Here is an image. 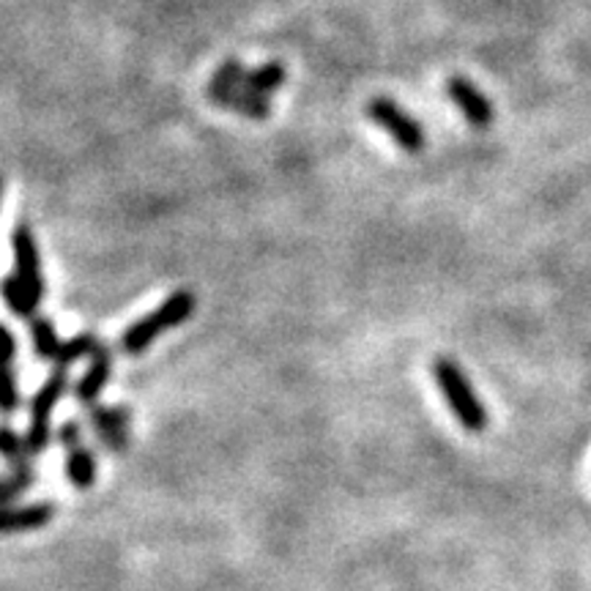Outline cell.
Here are the masks:
<instances>
[{"label":"cell","mask_w":591,"mask_h":591,"mask_svg":"<svg viewBox=\"0 0 591 591\" xmlns=\"http://www.w3.org/2000/svg\"><path fill=\"white\" fill-rule=\"evenodd\" d=\"M195 309H197V298L193 290H176V294L167 296L154 313L142 315L140 321H135V324L124 332L121 351L129 356L146 354L165 332L187 324V321L195 315Z\"/></svg>","instance_id":"obj_1"},{"label":"cell","mask_w":591,"mask_h":591,"mask_svg":"<svg viewBox=\"0 0 591 591\" xmlns=\"http://www.w3.org/2000/svg\"><path fill=\"white\" fill-rule=\"evenodd\" d=\"M433 378L441 394H444L446 405H450L452 414L460 422V427H465L469 433H485L487 425H491V414H487V405L474 392L471 381L465 378L463 367H457L452 359H435Z\"/></svg>","instance_id":"obj_2"},{"label":"cell","mask_w":591,"mask_h":591,"mask_svg":"<svg viewBox=\"0 0 591 591\" xmlns=\"http://www.w3.org/2000/svg\"><path fill=\"white\" fill-rule=\"evenodd\" d=\"M69 390V373L66 370H56L50 378L45 381L39 392L31 400V427L26 433V444L31 455H39L50 446L52 439V411H56L58 400L63 397Z\"/></svg>","instance_id":"obj_3"},{"label":"cell","mask_w":591,"mask_h":591,"mask_svg":"<svg viewBox=\"0 0 591 591\" xmlns=\"http://www.w3.org/2000/svg\"><path fill=\"white\" fill-rule=\"evenodd\" d=\"M367 118L378 124L386 135L403 148L405 154H420L425 148V127L414 116L403 110L390 97H375L367 101Z\"/></svg>","instance_id":"obj_4"},{"label":"cell","mask_w":591,"mask_h":591,"mask_svg":"<svg viewBox=\"0 0 591 591\" xmlns=\"http://www.w3.org/2000/svg\"><path fill=\"white\" fill-rule=\"evenodd\" d=\"M446 93H450V99L455 101V107L463 112V118L471 124V127L476 129L491 127L495 118L493 101L487 99L474 82L465 80V77H450V80H446Z\"/></svg>","instance_id":"obj_5"},{"label":"cell","mask_w":591,"mask_h":591,"mask_svg":"<svg viewBox=\"0 0 591 591\" xmlns=\"http://www.w3.org/2000/svg\"><path fill=\"white\" fill-rule=\"evenodd\" d=\"M11 247H14V263H17V277L22 279L28 290H31L33 302L39 304L45 298V277H41V263H39V249H36V238L28 225H20L11 238Z\"/></svg>","instance_id":"obj_6"},{"label":"cell","mask_w":591,"mask_h":591,"mask_svg":"<svg viewBox=\"0 0 591 591\" xmlns=\"http://www.w3.org/2000/svg\"><path fill=\"white\" fill-rule=\"evenodd\" d=\"M91 425L107 450L124 452L129 446L131 414L121 405H91Z\"/></svg>","instance_id":"obj_7"},{"label":"cell","mask_w":591,"mask_h":591,"mask_svg":"<svg viewBox=\"0 0 591 591\" xmlns=\"http://www.w3.org/2000/svg\"><path fill=\"white\" fill-rule=\"evenodd\" d=\"M56 518L52 501H36L28 506H0V534H26L39 531Z\"/></svg>","instance_id":"obj_8"},{"label":"cell","mask_w":591,"mask_h":591,"mask_svg":"<svg viewBox=\"0 0 591 591\" xmlns=\"http://www.w3.org/2000/svg\"><path fill=\"white\" fill-rule=\"evenodd\" d=\"M110 375H112V351L105 348V345H99V348L93 351L86 375H82L80 384H77V390H75L77 400H80L82 405L97 403L99 394L105 392L107 384H110Z\"/></svg>","instance_id":"obj_9"},{"label":"cell","mask_w":591,"mask_h":591,"mask_svg":"<svg viewBox=\"0 0 591 591\" xmlns=\"http://www.w3.org/2000/svg\"><path fill=\"white\" fill-rule=\"evenodd\" d=\"M244 75H247L244 63L238 61V58H228V61H225L217 71H214L211 82H208V88H206L208 99H211L214 105L225 107V101L230 99V93L236 91V88H242Z\"/></svg>","instance_id":"obj_10"},{"label":"cell","mask_w":591,"mask_h":591,"mask_svg":"<svg viewBox=\"0 0 591 591\" xmlns=\"http://www.w3.org/2000/svg\"><path fill=\"white\" fill-rule=\"evenodd\" d=\"M66 476L77 491H91L93 482H97V455H93V450H86V446L71 450L66 457Z\"/></svg>","instance_id":"obj_11"},{"label":"cell","mask_w":591,"mask_h":591,"mask_svg":"<svg viewBox=\"0 0 591 591\" xmlns=\"http://www.w3.org/2000/svg\"><path fill=\"white\" fill-rule=\"evenodd\" d=\"M285 80H288V69H285L279 61H268L258 66V69L247 71L242 88H247V91L253 93H260V97H268V93H274L277 88H283Z\"/></svg>","instance_id":"obj_12"},{"label":"cell","mask_w":591,"mask_h":591,"mask_svg":"<svg viewBox=\"0 0 591 591\" xmlns=\"http://www.w3.org/2000/svg\"><path fill=\"white\" fill-rule=\"evenodd\" d=\"M0 296H3L6 307L11 309V313L17 315V318H31L33 309L39 307V304L33 302L31 290L22 285V279L17 277V274H11V277H3L0 279Z\"/></svg>","instance_id":"obj_13"},{"label":"cell","mask_w":591,"mask_h":591,"mask_svg":"<svg viewBox=\"0 0 591 591\" xmlns=\"http://www.w3.org/2000/svg\"><path fill=\"white\" fill-rule=\"evenodd\" d=\"M99 345L101 343L93 337V334H77V337H71L69 343H61L52 364H56V370H69L75 362L86 359V356H93V351H97Z\"/></svg>","instance_id":"obj_14"},{"label":"cell","mask_w":591,"mask_h":591,"mask_svg":"<svg viewBox=\"0 0 591 591\" xmlns=\"http://www.w3.org/2000/svg\"><path fill=\"white\" fill-rule=\"evenodd\" d=\"M31 337H33V351L39 359L47 362L56 359L58 348H61V339H58V332L50 318H36L31 324Z\"/></svg>","instance_id":"obj_15"},{"label":"cell","mask_w":591,"mask_h":591,"mask_svg":"<svg viewBox=\"0 0 591 591\" xmlns=\"http://www.w3.org/2000/svg\"><path fill=\"white\" fill-rule=\"evenodd\" d=\"M225 107H230L233 112H242V116L247 118H255V121H263V118H268V99L260 97V93H253L247 91V88H236V91L230 93V99L225 101Z\"/></svg>","instance_id":"obj_16"},{"label":"cell","mask_w":591,"mask_h":591,"mask_svg":"<svg viewBox=\"0 0 591 591\" xmlns=\"http://www.w3.org/2000/svg\"><path fill=\"white\" fill-rule=\"evenodd\" d=\"M0 457L9 460L14 469H20V465H28V460L33 455L28 452V444H26V435L14 433L11 427H0Z\"/></svg>","instance_id":"obj_17"},{"label":"cell","mask_w":591,"mask_h":591,"mask_svg":"<svg viewBox=\"0 0 591 591\" xmlns=\"http://www.w3.org/2000/svg\"><path fill=\"white\" fill-rule=\"evenodd\" d=\"M33 480L36 474L31 465H20V469H14V474L0 480V504H9V501H14L17 495L31 491Z\"/></svg>","instance_id":"obj_18"},{"label":"cell","mask_w":591,"mask_h":591,"mask_svg":"<svg viewBox=\"0 0 591 591\" xmlns=\"http://www.w3.org/2000/svg\"><path fill=\"white\" fill-rule=\"evenodd\" d=\"M20 405V390H17V378L11 373V364H0V411L11 414Z\"/></svg>","instance_id":"obj_19"},{"label":"cell","mask_w":591,"mask_h":591,"mask_svg":"<svg viewBox=\"0 0 591 591\" xmlns=\"http://www.w3.org/2000/svg\"><path fill=\"white\" fill-rule=\"evenodd\" d=\"M58 441L63 444V450H80V441H82V427L77 425V422H66V425L58 430Z\"/></svg>","instance_id":"obj_20"},{"label":"cell","mask_w":591,"mask_h":591,"mask_svg":"<svg viewBox=\"0 0 591 591\" xmlns=\"http://www.w3.org/2000/svg\"><path fill=\"white\" fill-rule=\"evenodd\" d=\"M17 356V339L3 324H0V364H11Z\"/></svg>","instance_id":"obj_21"},{"label":"cell","mask_w":591,"mask_h":591,"mask_svg":"<svg viewBox=\"0 0 591 591\" xmlns=\"http://www.w3.org/2000/svg\"><path fill=\"white\" fill-rule=\"evenodd\" d=\"M0 195H3V181H0Z\"/></svg>","instance_id":"obj_22"}]
</instances>
